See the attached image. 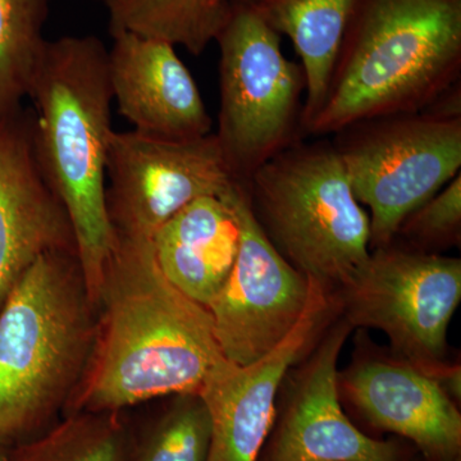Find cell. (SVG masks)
Listing matches in <instances>:
<instances>
[{"label":"cell","mask_w":461,"mask_h":461,"mask_svg":"<svg viewBox=\"0 0 461 461\" xmlns=\"http://www.w3.org/2000/svg\"><path fill=\"white\" fill-rule=\"evenodd\" d=\"M223 359L208 308L163 275L153 241L115 239L89 363L63 415L199 395Z\"/></svg>","instance_id":"cell-1"},{"label":"cell","mask_w":461,"mask_h":461,"mask_svg":"<svg viewBox=\"0 0 461 461\" xmlns=\"http://www.w3.org/2000/svg\"><path fill=\"white\" fill-rule=\"evenodd\" d=\"M27 98L36 160L68 215L87 293L98 309L115 248L105 200L113 95L104 44L94 35L47 41Z\"/></svg>","instance_id":"cell-2"},{"label":"cell","mask_w":461,"mask_h":461,"mask_svg":"<svg viewBox=\"0 0 461 461\" xmlns=\"http://www.w3.org/2000/svg\"><path fill=\"white\" fill-rule=\"evenodd\" d=\"M460 76L461 0H357L305 138L421 111Z\"/></svg>","instance_id":"cell-3"},{"label":"cell","mask_w":461,"mask_h":461,"mask_svg":"<svg viewBox=\"0 0 461 461\" xmlns=\"http://www.w3.org/2000/svg\"><path fill=\"white\" fill-rule=\"evenodd\" d=\"M96 314L76 251L45 254L17 282L0 308V442L20 444L65 412Z\"/></svg>","instance_id":"cell-4"},{"label":"cell","mask_w":461,"mask_h":461,"mask_svg":"<svg viewBox=\"0 0 461 461\" xmlns=\"http://www.w3.org/2000/svg\"><path fill=\"white\" fill-rule=\"evenodd\" d=\"M244 185L266 235L306 277L344 288L371 256V218L330 139L297 142Z\"/></svg>","instance_id":"cell-5"},{"label":"cell","mask_w":461,"mask_h":461,"mask_svg":"<svg viewBox=\"0 0 461 461\" xmlns=\"http://www.w3.org/2000/svg\"><path fill=\"white\" fill-rule=\"evenodd\" d=\"M332 136L355 198L368 208L371 248L388 247L405 218L461 173V83L421 111Z\"/></svg>","instance_id":"cell-6"},{"label":"cell","mask_w":461,"mask_h":461,"mask_svg":"<svg viewBox=\"0 0 461 461\" xmlns=\"http://www.w3.org/2000/svg\"><path fill=\"white\" fill-rule=\"evenodd\" d=\"M220 112L214 132L230 171L245 182L305 140V76L282 53L281 36L253 5H236L218 35Z\"/></svg>","instance_id":"cell-7"},{"label":"cell","mask_w":461,"mask_h":461,"mask_svg":"<svg viewBox=\"0 0 461 461\" xmlns=\"http://www.w3.org/2000/svg\"><path fill=\"white\" fill-rule=\"evenodd\" d=\"M342 290L353 329L382 330L399 359L426 375L444 366L448 324L461 300L459 258L393 244L373 249Z\"/></svg>","instance_id":"cell-8"},{"label":"cell","mask_w":461,"mask_h":461,"mask_svg":"<svg viewBox=\"0 0 461 461\" xmlns=\"http://www.w3.org/2000/svg\"><path fill=\"white\" fill-rule=\"evenodd\" d=\"M107 182L115 239L153 241L182 208L202 196H221L239 180L214 132L175 141L132 130L112 133Z\"/></svg>","instance_id":"cell-9"},{"label":"cell","mask_w":461,"mask_h":461,"mask_svg":"<svg viewBox=\"0 0 461 461\" xmlns=\"http://www.w3.org/2000/svg\"><path fill=\"white\" fill-rule=\"evenodd\" d=\"M230 198L238 215L240 248L229 278L206 306L223 357L238 366L256 362L286 338L304 312L312 280L272 244L258 222L244 182Z\"/></svg>","instance_id":"cell-10"},{"label":"cell","mask_w":461,"mask_h":461,"mask_svg":"<svg viewBox=\"0 0 461 461\" xmlns=\"http://www.w3.org/2000/svg\"><path fill=\"white\" fill-rule=\"evenodd\" d=\"M311 280L304 312L280 344L248 366L224 357L203 384L199 396L212 424L208 461H259L275 424L282 381L308 353L329 318V288Z\"/></svg>","instance_id":"cell-11"},{"label":"cell","mask_w":461,"mask_h":461,"mask_svg":"<svg viewBox=\"0 0 461 461\" xmlns=\"http://www.w3.org/2000/svg\"><path fill=\"white\" fill-rule=\"evenodd\" d=\"M351 330L339 321L315 346L259 461H400L395 442L366 435L342 411L338 364Z\"/></svg>","instance_id":"cell-12"},{"label":"cell","mask_w":461,"mask_h":461,"mask_svg":"<svg viewBox=\"0 0 461 461\" xmlns=\"http://www.w3.org/2000/svg\"><path fill=\"white\" fill-rule=\"evenodd\" d=\"M53 251H76L74 230L33 151L32 115L0 118V308L27 269Z\"/></svg>","instance_id":"cell-13"},{"label":"cell","mask_w":461,"mask_h":461,"mask_svg":"<svg viewBox=\"0 0 461 461\" xmlns=\"http://www.w3.org/2000/svg\"><path fill=\"white\" fill-rule=\"evenodd\" d=\"M112 38L109 84L133 131L175 141L212 133L213 121L176 47L130 32H113Z\"/></svg>","instance_id":"cell-14"},{"label":"cell","mask_w":461,"mask_h":461,"mask_svg":"<svg viewBox=\"0 0 461 461\" xmlns=\"http://www.w3.org/2000/svg\"><path fill=\"white\" fill-rule=\"evenodd\" d=\"M339 384L375 429L409 439L429 461L460 460V411L426 373L402 359H366Z\"/></svg>","instance_id":"cell-15"},{"label":"cell","mask_w":461,"mask_h":461,"mask_svg":"<svg viewBox=\"0 0 461 461\" xmlns=\"http://www.w3.org/2000/svg\"><path fill=\"white\" fill-rule=\"evenodd\" d=\"M232 186L221 196L206 195L191 202L153 240L163 275L185 295L204 306L220 293L238 258L241 232L230 198Z\"/></svg>","instance_id":"cell-16"},{"label":"cell","mask_w":461,"mask_h":461,"mask_svg":"<svg viewBox=\"0 0 461 461\" xmlns=\"http://www.w3.org/2000/svg\"><path fill=\"white\" fill-rule=\"evenodd\" d=\"M357 0H259V16L293 41L305 76L304 136L318 114ZM306 139V138H305Z\"/></svg>","instance_id":"cell-17"},{"label":"cell","mask_w":461,"mask_h":461,"mask_svg":"<svg viewBox=\"0 0 461 461\" xmlns=\"http://www.w3.org/2000/svg\"><path fill=\"white\" fill-rule=\"evenodd\" d=\"M111 33L130 32L200 56L217 41L235 0H104Z\"/></svg>","instance_id":"cell-18"},{"label":"cell","mask_w":461,"mask_h":461,"mask_svg":"<svg viewBox=\"0 0 461 461\" xmlns=\"http://www.w3.org/2000/svg\"><path fill=\"white\" fill-rule=\"evenodd\" d=\"M132 442L122 412H75L11 446L7 461H129Z\"/></svg>","instance_id":"cell-19"},{"label":"cell","mask_w":461,"mask_h":461,"mask_svg":"<svg viewBox=\"0 0 461 461\" xmlns=\"http://www.w3.org/2000/svg\"><path fill=\"white\" fill-rule=\"evenodd\" d=\"M48 0H0V118L21 109L44 50Z\"/></svg>","instance_id":"cell-20"},{"label":"cell","mask_w":461,"mask_h":461,"mask_svg":"<svg viewBox=\"0 0 461 461\" xmlns=\"http://www.w3.org/2000/svg\"><path fill=\"white\" fill-rule=\"evenodd\" d=\"M212 424L199 395L176 396L172 405L136 439L129 461H208Z\"/></svg>","instance_id":"cell-21"},{"label":"cell","mask_w":461,"mask_h":461,"mask_svg":"<svg viewBox=\"0 0 461 461\" xmlns=\"http://www.w3.org/2000/svg\"><path fill=\"white\" fill-rule=\"evenodd\" d=\"M461 230V173L415 209L397 230L415 245L412 250L430 253L438 248L459 244ZM395 238V239H396Z\"/></svg>","instance_id":"cell-22"},{"label":"cell","mask_w":461,"mask_h":461,"mask_svg":"<svg viewBox=\"0 0 461 461\" xmlns=\"http://www.w3.org/2000/svg\"><path fill=\"white\" fill-rule=\"evenodd\" d=\"M9 446L0 442V461H7Z\"/></svg>","instance_id":"cell-23"},{"label":"cell","mask_w":461,"mask_h":461,"mask_svg":"<svg viewBox=\"0 0 461 461\" xmlns=\"http://www.w3.org/2000/svg\"><path fill=\"white\" fill-rule=\"evenodd\" d=\"M238 5H256L259 0H235Z\"/></svg>","instance_id":"cell-24"},{"label":"cell","mask_w":461,"mask_h":461,"mask_svg":"<svg viewBox=\"0 0 461 461\" xmlns=\"http://www.w3.org/2000/svg\"><path fill=\"white\" fill-rule=\"evenodd\" d=\"M96 2H104V0H96Z\"/></svg>","instance_id":"cell-25"},{"label":"cell","mask_w":461,"mask_h":461,"mask_svg":"<svg viewBox=\"0 0 461 461\" xmlns=\"http://www.w3.org/2000/svg\"><path fill=\"white\" fill-rule=\"evenodd\" d=\"M457 461H460V460H457Z\"/></svg>","instance_id":"cell-26"}]
</instances>
